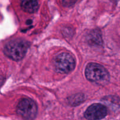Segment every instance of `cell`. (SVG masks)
Listing matches in <instances>:
<instances>
[{
  "label": "cell",
  "mask_w": 120,
  "mask_h": 120,
  "mask_svg": "<svg viewBox=\"0 0 120 120\" xmlns=\"http://www.w3.org/2000/svg\"><path fill=\"white\" fill-rule=\"evenodd\" d=\"M85 75L89 81L98 84H105L109 82L110 76L107 70L99 64L89 63L85 70Z\"/></svg>",
  "instance_id": "obj_1"
},
{
  "label": "cell",
  "mask_w": 120,
  "mask_h": 120,
  "mask_svg": "<svg viewBox=\"0 0 120 120\" xmlns=\"http://www.w3.org/2000/svg\"><path fill=\"white\" fill-rule=\"evenodd\" d=\"M28 50V44L22 40L16 39L8 42L4 49L5 55L13 60L22 59Z\"/></svg>",
  "instance_id": "obj_2"
},
{
  "label": "cell",
  "mask_w": 120,
  "mask_h": 120,
  "mask_svg": "<svg viewBox=\"0 0 120 120\" xmlns=\"http://www.w3.org/2000/svg\"><path fill=\"white\" fill-rule=\"evenodd\" d=\"M37 105L30 98H23L19 102L16 112L19 116L26 120H32L37 114Z\"/></svg>",
  "instance_id": "obj_3"
},
{
  "label": "cell",
  "mask_w": 120,
  "mask_h": 120,
  "mask_svg": "<svg viewBox=\"0 0 120 120\" xmlns=\"http://www.w3.org/2000/svg\"><path fill=\"white\" fill-rule=\"evenodd\" d=\"M54 66L57 72L63 74L69 73L75 67V59L69 53H62L55 59Z\"/></svg>",
  "instance_id": "obj_4"
},
{
  "label": "cell",
  "mask_w": 120,
  "mask_h": 120,
  "mask_svg": "<svg viewBox=\"0 0 120 120\" xmlns=\"http://www.w3.org/2000/svg\"><path fill=\"white\" fill-rule=\"evenodd\" d=\"M107 114L105 106L101 104H94L90 105L84 113V117L88 120H100Z\"/></svg>",
  "instance_id": "obj_5"
},
{
  "label": "cell",
  "mask_w": 120,
  "mask_h": 120,
  "mask_svg": "<svg viewBox=\"0 0 120 120\" xmlns=\"http://www.w3.org/2000/svg\"><path fill=\"white\" fill-rule=\"evenodd\" d=\"M21 7L25 12L34 13L38 9L39 0H21Z\"/></svg>",
  "instance_id": "obj_6"
},
{
  "label": "cell",
  "mask_w": 120,
  "mask_h": 120,
  "mask_svg": "<svg viewBox=\"0 0 120 120\" xmlns=\"http://www.w3.org/2000/svg\"><path fill=\"white\" fill-rule=\"evenodd\" d=\"M89 42L92 45L99 46L102 44L101 34L98 30H93L89 35Z\"/></svg>",
  "instance_id": "obj_7"
},
{
  "label": "cell",
  "mask_w": 120,
  "mask_h": 120,
  "mask_svg": "<svg viewBox=\"0 0 120 120\" xmlns=\"http://www.w3.org/2000/svg\"><path fill=\"white\" fill-rule=\"evenodd\" d=\"M84 94H76L73 95L70 97L69 98V103L71 105L76 106L78 105L79 104L82 103L84 101Z\"/></svg>",
  "instance_id": "obj_8"
},
{
  "label": "cell",
  "mask_w": 120,
  "mask_h": 120,
  "mask_svg": "<svg viewBox=\"0 0 120 120\" xmlns=\"http://www.w3.org/2000/svg\"><path fill=\"white\" fill-rule=\"evenodd\" d=\"M106 104L110 105L111 107L114 108H118L120 107V99L118 97L110 96L107 97L105 98Z\"/></svg>",
  "instance_id": "obj_9"
},
{
  "label": "cell",
  "mask_w": 120,
  "mask_h": 120,
  "mask_svg": "<svg viewBox=\"0 0 120 120\" xmlns=\"http://www.w3.org/2000/svg\"><path fill=\"white\" fill-rule=\"evenodd\" d=\"M77 0H62V3L65 7H69L73 5Z\"/></svg>",
  "instance_id": "obj_10"
}]
</instances>
